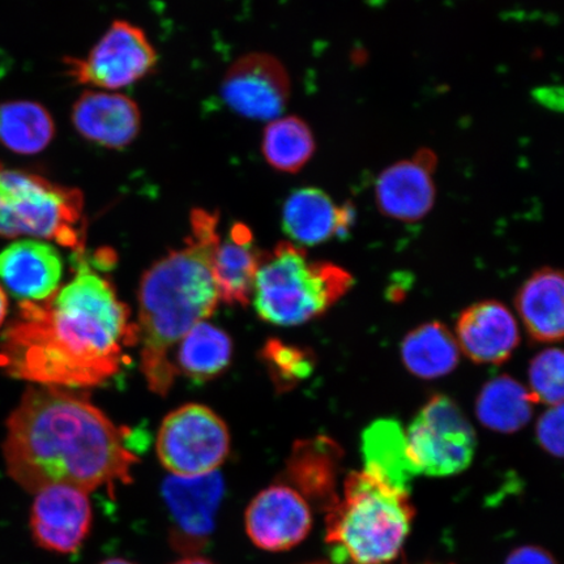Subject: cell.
Segmentation results:
<instances>
[{
  "mask_svg": "<svg viewBox=\"0 0 564 564\" xmlns=\"http://www.w3.org/2000/svg\"><path fill=\"white\" fill-rule=\"evenodd\" d=\"M76 274L51 297L21 301L0 338V369L48 387H95L116 376L138 324L115 286L75 252Z\"/></svg>",
  "mask_w": 564,
  "mask_h": 564,
  "instance_id": "1",
  "label": "cell"
},
{
  "mask_svg": "<svg viewBox=\"0 0 564 564\" xmlns=\"http://www.w3.org/2000/svg\"><path fill=\"white\" fill-rule=\"evenodd\" d=\"M129 438L130 430L118 427L88 394L39 386L26 390L7 421L3 455L26 491L68 485L112 492L132 481L139 462Z\"/></svg>",
  "mask_w": 564,
  "mask_h": 564,
  "instance_id": "2",
  "label": "cell"
},
{
  "mask_svg": "<svg viewBox=\"0 0 564 564\" xmlns=\"http://www.w3.org/2000/svg\"><path fill=\"white\" fill-rule=\"evenodd\" d=\"M218 214L196 208L185 247L169 252L144 273L139 288L141 371L160 397L172 390L176 372L172 351L197 323L215 313L218 292L214 260L218 245Z\"/></svg>",
  "mask_w": 564,
  "mask_h": 564,
  "instance_id": "3",
  "label": "cell"
},
{
  "mask_svg": "<svg viewBox=\"0 0 564 564\" xmlns=\"http://www.w3.org/2000/svg\"><path fill=\"white\" fill-rule=\"evenodd\" d=\"M414 514L409 492L368 470L351 471L343 496L327 510L326 542L335 564L393 562L403 550Z\"/></svg>",
  "mask_w": 564,
  "mask_h": 564,
  "instance_id": "4",
  "label": "cell"
},
{
  "mask_svg": "<svg viewBox=\"0 0 564 564\" xmlns=\"http://www.w3.org/2000/svg\"><path fill=\"white\" fill-rule=\"evenodd\" d=\"M355 279L340 265L310 260L301 246L281 242L264 252L256 284L253 306L267 323L293 327L326 314Z\"/></svg>",
  "mask_w": 564,
  "mask_h": 564,
  "instance_id": "5",
  "label": "cell"
},
{
  "mask_svg": "<svg viewBox=\"0 0 564 564\" xmlns=\"http://www.w3.org/2000/svg\"><path fill=\"white\" fill-rule=\"evenodd\" d=\"M86 217L80 189L0 164V237L51 239L86 251Z\"/></svg>",
  "mask_w": 564,
  "mask_h": 564,
  "instance_id": "6",
  "label": "cell"
},
{
  "mask_svg": "<svg viewBox=\"0 0 564 564\" xmlns=\"http://www.w3.org/2000/svg\"><path fill=\"white\" fill-rule=\"evenodd\" d=\"M405 433L409 458L417 475L455 476L474 462L475 429L455 401L443 394L422 406Z\"/></svg>",
  "mask_w": 564,
  "mask_h": 564,
  "instance_id": "7",
  "label": "cell"
},
{
  "mask_svg": "<svg viewBox=\"0 0 564 564\" xmlns=\"http://www.w3.org/2000/svg\"><path fill=\"white\" fill-rule=\"evenodd\" d=\"M158 456L176 477L214 474L230 453L227 423L200 404H187L166 415L160 427Z\"/></svg>",
  "mask_w": 564,
  "mask_h": 564,
  "instance_id": "8",
  "label": "cell"
},
{
  "mask_svg": "<svg viewBox=\"0 0 564 564\" xmlns=\"http://www.w3.org/2000/svg\"><path fill=\"white\" fill-rule=\"evenodd\" d=\"M65 65L74 83L112 91L130 87L153 73L158 53L143 30L117 20L86 58H66Z\"/></svg>",
  "mask_w": 564,
  "mask_h": 564,
  "instance_id": "9",
  "label": "cell"
},
{
  "mask_svg": "<svg viewBox=\"0 0 564 564\" xmlns=\"http://www.w3.org/2000/svg\"><path fill=\"white\" fill-rule=\"evenodd\" d=\"M221 96L239 116L253 121H274L286 109L291 79L276 56L246 54L224 76Z\"/></svg>",
  "mask_w": 564,
  "mask_h": 564,
  "instance_id": "10",
  "label": "cell"
},
{
  "mask_svg": "<svg viewBox=\"0 0 564 564\" xmlns=\"http://www.w3.org/2000/svg\"><path fill=\"white\" fill-rule=\"evenodd\" d=\"M94 509L87 491L53 485L34 492L31 533L34 544L48 553L79 552L91 532Z\"/></svg>",
  "mask_w": 564,
  "mask_h": 564,
  "instance_id": "11",
  "label": "cell"
},
{
  "mask_svg": "<svg viewBox=\"0 0 564 564\" xmlns=\"http://www.w3.org/2000/svg\"><path fill=\"white\" fill-rule=\"evenodd\" d=\"M312 528V507L286 484L260 491L245 512L247 538L264 552L281 553L299 546Z\"/></svg>",
  "mask_w": 564,
  "mask_h": 564,
  "instance_id": "12",
  "label": "cell"
},
{
  "mask_svg": "<svg viewBox=\"0 0 564 564\" xmlns=\"http://www.w3.org/2000/svg\"><path fill=\"white\" fill-rule=\"evenodd\" d=\"M172 518L171 542L182 553L194 554L214 533L215 518L224 496L220 474L169 477L162 488Z\"/></svg>",
  "mask_w": 564,
  "mask_h": 564,
  "instance_id": "13",
  "label": "cell"
},
{
  "mask_svg": "<svg viewBox=\"0 0 564 564\" xmlns=\"http://www.w3.org/2000/svg\"><path fill=\"white\" fill-rule=\"evenodd\" d=\"M435 154L423 148L411 160L397 162L379 174L376 183L377 207L401 223H417L433 209L436 199Z\"/></svg>",
  "mask_w": 564,
  "mask_h": 564,
  "instance_id": "14",
  "label": "cell"
},
{
  "mask_svg": "<svg viewBox=\"0 0 564 564\" xmlns=\"http://www.w3.org/2000/svg\"><path fill=\"white\" fill-rule=\"evenodd\" d=\"M70 117L84 139L109 150L129 147L141 129L138 104L115 91H84L74 104Z\"/></svg>",
  "mask_w": 564,
  "mask_h": 564,
  "instance_id": "15",
  "label": "cell"
},
{
  "mask_svg": "<svg viewBox=\"0 0 564 564\" xmlns=\"http://www.w3.org/2000/svg\"><path fill=\"white\" fill-rule=\"evenodd\" d=\"M456 341L464 355L476 364H503L518 348V322L503 303L478 302L458 317Z\"/></svg>",
  "mask_w": 564,
  "mask_h": 564,
  "instance_id": "16",
  "label": "cell"
},
{
  "mask_svg": "<svg viewBox=\"0 0 564 564\" xmlns=\"http://www.w3.org/2000/svg\"><path fill=\"white\" fill-rule=\"evenodd\" d=\"M350 204L338 206L326 192L303 187L289 195L282 208V229L301 246H316L347 237L355 223Z\"/></svg>",
  "mask_w": 564,
  "mask_h": 564,
  "instance_id": "17",
  "label": "cell"
},
{
  "mask_svg": "<svg viewBox=\"0 0 564 564\" xmlns=\"http://www.w3.org/2000/svg\"><path fill=\"white\" fill-rule=\"evenodd\" d=\"M62 274V257L52 245L24 239L0 252V281L21 301L51 297L59 289Z\"/></svg>",
  "mask_w": 564,
  "mask_h": 564,
  "instance_id": "18",
  "label": "cell"
},
{
  "mask_svg": "<svg viewBox=\"0 0 564 564\" xmlns=\"http://www.w3.org/2000/svg\"><path fill=\"white\" fill-rule=\"evenodd\" d=\"M341 457V448L326 436L300 441L288 460L286 485L328 510L338 498L335 485Z\"/></svg>",
  "mask_w": 564,
  "mask_h": 564,
  "instance_id": "19",
  "label": "cell"
},
{
  "mask_svg": "<svg viewBox=\"0 0 564 564\" xmlns=\"http://www.w3.org/2000/svg\"><path fill=\"white\" fill-rule=\"evenodd\" d=\"M263 257L264 252L253 242L251 229L242 223L232 225L218 245L214 260L218 299L230 306L249 305Z\"/></svg>",
  "mask_w": 564,
  "mask_h": 564,
  "instance_id": "20",
  "label": "cell"
},
{
  "mask_svg": "<svg viewBox=\"0 0 564 564\" xmlns=\"http://www.w3.org/2000/svg\"><path fill=\"white\" fill-rule=\"evenodd\" d=\"M564 281L561 271L544 268L521 286L517 307L529 336L540 343H558L564 333Z\"/></svg>",
  "mask_w": 564,
  "mask_h": 564,
  "instance_id": "21",
  "label": "cell"
},
{
  "mask_svg": "<svg viewBox=\"0 0 564 564\" xmlns=\"http://www.w3.org/2000/svg\"><path fill=\"white\" fill-rule=\"evenodd\" d=\"M362 455L365 470L394 489L411 492L413 478L419 475L409 458L406 433L399 421L380 419L366 427Z\"/></svg>",
  "mask_w": 564,
  "mask_h": 564,
  "instance_id": "22",
  "label": "cell"
},
{
  "mask_svg": "<svg viewBox=\"0 0 564 564\" xmlns=\"http://www.w3.org/2000/svg\"><path fill=\"white\" fill-rule=\"evenodd\" d=\"M400 351L408 371L421 379L446 377L460 359L456 337L440 322L413 329L401 343Z\"/></svg>",
  "mask_w": 564,
  "mask_h": 564,
  "instance_id": "23",
  "label": "cell"
},
{
  "mask_svg": "<svg viewBox=\"0 0 564 564\" xmlns=\"http://www.w3.org/2000/svg\"><path fill=\"white\" fill-rule=\"evenodd\" d=\"M535 401L528 388L509 376L486 383L476 403L479 422L492 432L511 434L528 425Z\"/></svg>",
  "mask_w": 564,
  "mask_h": 564,
  "instance_id": "24",
  "label": "cell"
},
{
  "mask_svg": "<svg viewBox=\"0 0 564 564\" xmlns=\"http://www.w3.org/2000/svg\"><path fill=\"white\" fill-rule=\"evenodd\" d=\"M232 344L223 329L207 322L197 323L180 343L178 356L174 362L176 372L206 382L225 370L231 361Z\"/></svg>",
  "mask_w": 564,
  "mask_h": 564,
  "instance_id": "25",
  "label": "cell"
},
{
  "mask_svg": "<svg viewBox=\"0 0 564 564\" xmlns=\"http://www.w3.org/2000/svg\"><path fill=\"white\" fill-rule=\"evenodd\" d=\"M55 123L44 106L33 101L0 104V144L19 154H37L52 143Z\"/></svg>",
  "mask_w": 564,
  "mask_h": 564,
  "instance_id": "26",
  "label": "cell"
},
{
  "mask_svg": "<svg viewBox=\"0 0 564 564\" xmlns=\"http://www.w3.org/2000/svg\"><path fill=\"white\" fill-rule=\"evenodd\" d=\"M315 138L300 117L274 119L265 127L262 152L265 161L281 173L295 174L307 165L315 153Z\"/></svg>",
  "mask_w": 564,
  "mask_h": 564,
  "instance_id": "27",
  "label": "cell"
},
{
  "mask_svg": "<svg viewBox=\"0 0 564 564\" xmlns=\"http://www.w3.org/2000/svg\"><path fill=\"white\" fill-rule=\"evenodd\" d=\"M262 357L271 376L282 391L312 376L315 361L313 352L280 340H270L262 350Z\"/></svg>",
  "mask_w": 564,
  "mask_h": 564,
  "instance_id": "28",
  "label": "cell"
},
{
  "mask_svg": "<svg viewBox=\"0 0 564 564\" xmlns=\"http://www.w3.org/2000/svg\"><path fill=\"white\" fill-rule=\"evenodd\" d=\"M529 392L535 403L563 404L564 357L561 349L550 348L535 356L529 366Z\"/></svg>",
  "mask_w": 564,
  "mask_h": 564,
  "instance_id": "29",
  "label": "cell"
},
{
  "mask_svg": "<svg viewBox=\"0 0 564 564\" xmlns=\"http://www.w3.org/2000/svg\"><path fill=\"white\" fill-rule=\"evenodd\" d=\"M535 435L549 455L562 458L563 456V404L550 406L541 415L535 429Z\"/></svg>",
  "mask_w": 564,
  "mask_h": 564,
  "instance_id": "30",
  "label": "cell"
},
{
  "mask_svg": "<svg viewBox=\"0 0 564 564\" xmlns=\"http://www.w3.org/2000/svg\"><path fill=\"white\" fill-rule=\"evenodd\" d=\"M505 564H558L552 553L538 545H524L513 549Z\"/></svg>",
  "mask_w": 564,
  "mask_h": 564,
  "instance_id": "31",
  "label": "cell"
},
{
  "mask_svg": "<svg viewBox=\"0 0 564 564\" xmlns=\"http://www.w3.org/2000/svg\"><path fill=\"white\" fill-rule=\"evenodd\" d=\"M172 564H216V563L206 558V556L192 554V555L183 556V558L175 561Z\"/></svg>",
  "mask_w": 564,
  "mask_h": 564,
  "instance_id": "32",
  "label": "cell"
},
{
  "mask_svg": "<svg viewBox=\"0 0 564 564\" xmlns=\"http://www.w3.org/2000/svg\"><path fill=\"white\" fill-rule=\"evenodd\" d=\"M7 314H9V299H7L4 289L0 286V327H2Z\"/></svg>",
  "mask_w": 564,
  "mask_h": 564,
  "instance_id": "33",
  "label": "cell"
},
{
  "mask_svg": "<svg viewBox=\"0 0 564 564\" xmlns=\"http://www.w3.org/2000/svg\"><path fill=\"white\" fill-rule=\"evenodd\" d=\"M98 564H137V563H133L129 560H123V558H109V560L102 561L101 563H98Z\"/></svg>",
  "mask_w": 564,
  "mask_h": 564,
  "instance_id": "34",
  "label": "cell"
},
{
  "mask_svg": "<svg viewBox=\"0 0 564 564\" xmlns=\"http://www.w3.org/2000/svg\"><path fill=\"white\" fill-rule=\"evenodd\" d=\"M308 564H330V563H326V562H315V563H308Z\"/></svg>",
  "mask_w": 564,
  "mask_h": 564,
  "instance_id": "35",
  "label": "cell"
}]
</instances>
